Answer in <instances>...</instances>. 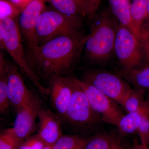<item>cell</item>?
Wrapping results in <instances>:
<instances>
[{"mask_svg": "<svg viewBox=\"0 0 149 149\" xmlns=\"http://www.w3.org/2000/svg\"><path fill=\"white\" fill-rule=\"evenodd\" d=\"M86 36H61L29 49L26 55L28 63L51 77L65 74L80 59Z\"/></svg>", "mask_w": 149, "mask_h": 149, "instance_id": "obj_1", "label": "cell"}, {"mask_svg": "<svg viewBox=\"0 0 149 149\" xmlns=\"http://www.w3.org/2000/svg\"><path fill=\"white\" fill-rule=\"evenodd\" d=\"M92 20L91 33L86 35L84 45L85 56L92 63L100 64L108 61L114 53L119 22L108 12L96 14Z\"/></svg>", "mask_w": 149, "mask_h": 149, "instance_id": "obj_2", "label": "cell"}, {"mask_svg": "<svg viewBox=\"0 0 149 149\" xmlns=\"http://www.w3.org/2000/svg\"><path fill=\"white\" fill-rule=\"evenodd\" d=\"M83 27L81 17L65 15L56 10H45L36 27L37 46L57 37L82 35Z\"/></svg>", "mask_w": 149, "mask_h": 149, "instance_id": "obj_3", "label": "cell"}, {"mask_svg": "<svg viewBox=\"0 0 149 149\" xmlns=\"http://www.w3.org/2000/svg\"><path fill=\"white\" fill-rule=\"evenodd\" d=\"M1 26L5 50L10 55L15 63L27 74L40 92L45 95L47 94L49 90L41 85L39 78L27 61L17 18L3 19L1 20Z\"/></svg>", "mask_w": 149, "mask_h": 149, "instance_id": "obj_4", "label": "cell"}, {"mask_svg": "<svg viewBox=\"0 0 149 149\" xmlns=\"http://www.w3.org/2000/svg\"><path fill=\"white\" fill-rule=\"evenodd\" d=\"M114 52L123 70L141 68L142 63L145 62L141 42L131 31L119 23L115 41Z\"/></svg>", "mask_w": 149, "mask_h": 149, "instance_id": "obj_5", "label": "cell"}, {"mask_svg": "<svg viewBox=\"0 0 149 149\" xmlns=\"http://www.w3.org/2000/svg\"><path fill=\"white\" fill-rule=\"evenodd\" d=\"M72 94L65 117L72 124L85 127L97 124L102 120L91 107L88 98L78 85L75 77H68Z\"/></svg>", "mask_w": 149, "mask_h": 149, "instance_id": "obj_6", "label": "cell"}, {"mask_svg": "<svg viewBox=\"0 0 149 149\" xmlns=\"http://www.w3.org/2000/svg\"><path fill=\"white\" fill-rule=\"evenodd\" d=\"M76 79L87 96L91 107L102 121L116 126L124 115L117 103L85 80L76 77Z\"/></svg>", "mask_w": 149, "mask_h": 149, "instance_id": "obj_7", "label": "cell"}, {"mask_svg": "<svg viewBox=\"0 0 149 149\" xmlns=\"http://www.w3.org/2000/svg\"><path fill=\"white\" fill-rule=\"evenodd\" d=\"M84 80L120 105L125 95L131 88L119 74L107 71H90L85 74Z\"/></svg>", "mask_w": 149, "mask_h": 149, "instance_id": "obj_8", "label": "cell"}, {"mask_svg": "<svg viewBox=\"0 0 149 149\" xmlns=\"http://www.w3.org/2000/svg\"><path fill=\"white\" fill-rule=\"evenodd\" d=\"M44 0H32L18 16V24L22 39L29 49L37 46L36 30L38 20L45 10Z\"/></svg>", "mask_w": 149, "mask_h": 149, "instance_id": "obj_9", "label": "cell"}, {"mask_svg": "<svg viewBox=\"0 0 149 149\" xmlns=\"http://www.w3.org/2000/svg\"><path fill=\"white\" fill-rule=\"evenodd\" d=\"M39 107V103L34 97L17 111L13 126L8 130L20 142L29 137L34 130Z\"/></svg>", "mask_w": 149, "mask_h": 149, "instance_id": "obj_10", "label": "cell"}, {"mask_svg": "<svg viewBox=\"0 0 149 149\" xmlns=\"http://www.w3.org/2000/svg\"><path fill=\"white\" fill-rule=\"evenodd\" d=\"M7 94L10 105L17 111L34 97L15 67L9 66Z\"/></svg>", "mask_w": 149, "mask_h": 149, "instance_id": "obj_11", "label": "cell"}, {"mask_svg": "<svg viewBox=\"0 0 149 149\" xmlns=\"http://www.w3.org/2000/svg\"><path fill=\"white\" fill-rule=\"evenodd\" d=\"M72 91L68 77L56 75L51 77L49 92L52 102L57 112L63 117L65 116Z\"/></svg>", "mask_w": 149, "mask_h": 149, "instance_id": "obj_12", "label": "cell"}, {"mask_svg": "<svg viewBox=\"0 0 149 149\" xmlns=\"http://www.w3.org/2000/svg\"><path fill=\"white\" fill-rule=\"evenodd\" d=\"M38 136L46 145L53 146L62 136L60 123L56 115L47 110L40 109Z\"/></svg>", "mask_w": 149, "mask_h": 149, "instance_id": "obj_13", "label": "cell"}, {"mask_svg": "<svg viewBox=\"0 0 149 149\" xmlns=\"http://www.w3.org/2000/svg\"><path fill=\"white\" fill-rule=\"evenodd\" d=\"M108 1L112 13L119 24L129 29L137 38L131 17V3L129 0H108Z\"/></svg>", "mask_w": 149, "mask_h": 149, "instance_id": "obj_14", "label": "cell"}, {"mask_svg": "<svg viewBox=\"0 0 149 149\" xmlns=\"http://www.w3.org/2000/svg\"><path fill=\"white\" fill-rule=\"evenodd\" d=\"M118 74L126 79L134 88L144 93L149 91V64L130 70H121Z\"/></svg>", "mask_w": 149, "mask_h": 149, "instance_id": "obj_15", "label": "cell"}, {"mask_svg": "<svg viewBox=\"0 0 149 149\" xmlns=\"http://www.w3.org/2000/svg\"><path fill=\"white\" fill-rule=\"evenodd\" d=\"M59 12L69 16H86V7L78 0H44Z\"/></svg>", "mask_w": 149, "mask_h": 149, "instance_id": "obj_16", "label": "cell"}, {"mask_svg": "<svg viewBox=\"0 0 149 149\" xmlns=\"http://www.w3.org/2000/svg\"><path fill=\"white\" fill-rule=\"evenodd\" d=\"M149 0H133L130 11L138 39L141 42L142 29L146 18L147 7Z\"/></svg>", "mask_w": 149, "mask_h": 149, "instance_id": "obj_17", "label": "cell"}, {"mask_svg": "<svg viewBox=\"0 0 149 149\" xmlns=\"http://www.w3.org/2000/svg\"><path fill=\"white\" fill-rule=\"evenodd\" d=\"M142 106L137 111L124 114L118 123L119 132L123 134H131L138 130L142 117Z\"/></svg>", "mask_w": 149, "mask_h": 149, "instance_id": "obj_18", "label": "cell"}, {"mask_svg": "<svg viewBox=\"0 0 149 149\" xmlns=\"http://www.w3.org/2000/svg\"><path fill=\"white\" fill-rule=\"evenodd\" d=\"M144 93L139 89L130 88L124 97L121 105L128 113L137 111L145 102Z\"/></svg>", "mask_w": 149, "mask_h": 149, "instance_id": "obj_19", "label": "cell"}, {"mask_svg": "<svg viewBox=\"0 0 149 149\" xmlns=\"http://www.w3.org/2000/svg\"><path fill=\"white\" fill-rule=\"evenodd\" d=\"M88 139L76 136H62L53 145L52 149H84Z\"/></svg>", "mask_w": 149, "mask_h": 149, "instance_id": "obj_20", "label": "cell"}, {"mask_svg": "<svg viewBox=\"0 0 149 149\" xmlns=\"http://www.w3.org/2000/svg\"><path fill=\"white\" fill-rule=\"evenodd\" d=\"M141 143L145 146H149V100H145L142 105V117L137 130Z\"/></svg>", "mask_w": 149, "mask_h": 149, "instance_id": "obj_21", "label": "cell"}, {"mask_svg": "<svg viewBox=\"0 0 149 149\" xmlns=\"http://www.w3.org/2000/svg\"><path fill=\"white\" fill-rule=\"evenodd\" d=\"M115 138L107 134H100L88 139L84 149H109Z\"/></svg>", "mask_w": 149, "mask_h": 149, "instance_id": "obj_22", "label": "cell"}, {"mask_svg": "<svg viewBox=\"0 0 149 149\" xmlns=\"http://www.w3.org/2000/svg\"><path fill=\"white\" fill-rule=\"evenodd\" d=\"M8 66L0 75V113L6 111L10 105L7 94Z\"/></svg>", "mask_w": 149, "mask_h": 149, "instance_id": "obj_23", "label": "cell"}, {"mask_svg": "<svg viewBox=\"0 0 149 149\" xmlns=\"http://www.w3.org/2000/svg\"><path fill=\"white\" fill-rule=\"evenodd\" d=\"M22 10L9 0H0V20L17 18Z\"/></svg>", "mask_w": 149, "mask_h": 149, "instance_id": "obj_24", "label": "cell"}, {"mask_svg": "<svg viewBox=\"0 0 149 149\" xmlns=\"http://www.w3.org/2000/svg\"><path fill=\"white\" fill-rule=\"evenodd\" d=\"M21 143L10 132L8 129L0 133V149H17Z\"/></svg>", "mask_w": 149, "mask_h": 149, "instance_id": "obj_25", "label": "cell"}, {"mask_svg": "<svg viewBox=\"0 0 149 149\" xmlns=\"http://www.w3.org/2000/svg\"><path fill=\"white\" fill-rule=\"evenodd\" d=\"M46 144L38 135L29 136L19 144L17 149H42Z\"/></svg>", "mask_w": 149, "mask_h": 149, "instance_id": "obj_26", "label": "cell"}, {"mask_svg": "<svg viewBox=\"0 0 149 149\" xmlns=\"http://www.w3.org/2000/svg\"><path fill=\"white\" fill-rule=\"evenodd\" d=\"M101 0H87L86 14L89 21H92L98 10Z\"/></svg>", "mask_w": 149, "mask_h": 149, "instance_id": "obj_27", "label": "cell"}, {"mask_svg": "<svg viewBox=\"0 0 149 149\" xmlns=\"http://www.w3.org/2000/svg\"><path fill=\"white\" fill-rule=\"evenodd\" d=\"M149 35V0L148 2L147 7V16L143 26V29H142V35L141 42L143 41L144 39Z\"/></svg>", "mask_w": 149, "mask_h": 149, "instance_id": "obj_28", "label": "cell"}, {"mask_svg": "<svg viewBox=\"0 0 149 149\" xmlns=\"http://www.w3.org/2000/svg\"><path fill=\"white\" fill-rule=\"evenodd\" d=\"M141 43L143 49L145 63L147 65L149 64V35Z\"/></svg>", "mask_w": 149, "mask_h": 149, "instance_id": "obj_29", "label": "cell"}, {"mask_svg": "<svg viewBox=\"0 0 149 149\" xmlns=\"http://www.w3.org/2000/svg\"><path fill=\"white\" fill-rule=\"evenodd\" d=\"M13 3L15 5L22 11L24 9L26 6L31 2L32 0H9Z\"/></svg>", "mask_w": 149, "mask_h": 149, "instance_id": "obj_30", "label": "cell"}, {"mask_svg": "<svg viewBox=\"0 0 149 149\" xmlns=\"http://www.w3.org/2000/svg\"><path fill=\"white\" fill-rule=\"evenodd\" d=\"M0 49V75L4 72L8 67L6 64L4 56Z\"/></svg>", "mask_w": 149, "mask_h": 149, "instance_id": "obj_31", "label": "cell"}, {"mask_svg": "<svg viewBox=\"0 0 149 149\" xmlns=\"http://www.w3.org/2000/svg\"><path fill=\"white\" fill-rule=\"evenodd\" d=\"M109 149H123L119 140L115 138Z\"/></svg>", "mask_w": 149, "mask_h": 149, "instance_id": "obj_32", "label": "cell"}, {"mask_svg": "<svg viewBox=\"0 0 149 149\" xmlns=\"http://www.w3.org/2000/svg\"><path fill=\"white\" fill-rule=\"evenodd\" d=\"M0 49H1L5 50L3 42L1 20H0Z\"/></svg>", "mask_w": 149, "mask_h": 149, "instance_id": "obj_33", "label": "cell"}, {"mask_svg": "<svg viewBox=\"0 0 149 149\" xmlns=\"http://www.w3.org/2000/svg\"><path fill=\"white\" fill-rule=\"evenodd\" d=\"M130 149H149V147L145 146L140 143L135 145Z\"/></svg>", "mask_w": 149, "mask_h": 149, "instance_id": "obj_34", "label": "cell"}, {"mask_svg": "<svg viewBox=\"0 0 149 149\" xmlns=\"http://www.w3.org/2000/svg\"><path fill=\"white\" fill-rule=\"evenodd\" d=\"M78 1H80V3H82V4H83L85 7L87 6V0H78Z\"/></svg>", "mask_w": 149, "mask_h": 149, "instance_id": "obj_35", "label": "cell"}, {"mask_svg": "<svg viewBox=\"0 0 149 149\" xmlns=\"http://www.w3.org/2000/svg\"><path fill=\"white\" fill-rule=\"evenodd\" d=\"M52 146L46 145L42 149H52Z\"/></svg>", "mask_w": 149, "mask_h": 149, "instance_id": "obj_36", "label": "cell"}]
</instances>
